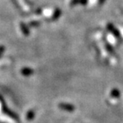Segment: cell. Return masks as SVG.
<instances>
[{"mask_svg":"<svg viewBox=\"0 0 123 123\" xmlns=\"http://www.w3.org/2000/svg\"><path fill=\"white\" fill-rule=\"evenodd\" d=\"M61 16V11L59 9H56L55 12H54V14H53V16H52V18H51V19H52L53 21H55L56 20V19H58L59 17Z\"/></svg>","mask_w":123,"mask_h":123,"instance_id":"cell-1","label":"cell"},{"mask_svg":"<svg viewBox=\"0 0 123 123\" xmlns=\"http://www.w3.org/2000/svg\"><path fill=\"white\" fill-rule=\"evenodd\" d=\"M20 26H21V30H22V31L23 32V34H26V35H28V34H29V29L27 27V26H26L25 23H21Z\"/></svg>","mask_w":123,"mask_h":123,"instance_id":"cell-2","label":"cell"},{"mask_svg":"<svg viewBox=\"0 0 123 123\" xmlns=\"http://www.w3.org/2000/svg\"><path fill=\"white\" fill-rule=\"evenodd\" d=\"M79 2H80V0H72L71 2H70V5H71V6H74L75 4L78 3Z\"/></svg>","mask_w":123,"mask_h":123,"instance_id":"cell-3","label":"cell"},{"mask_svg":"<svg viewBox=\"0 0 123 123\" xmlns=\"http://www.w3.org/2000/svg\"><path fill=\"white\" fill-rule=\"evenodd\" d=\"M39 24H40V23H39L38 22H33V23H31L30 25L31 26H38Z\"/></svg>","mask_w":123,"mask_h":123,"instance_id":"cell-4","label":"cell"},{"mask_svg":"<svg viewBox=\"0 0 123 123\" xmlns=\"http://www.w3.org/2000/svg\"><path fill=\"white\" fill-rule=\"evenodd\" d=\"M103 1H104V0H99V2L100 3H102V2H103Z\"/></svg>","mask_w":123,"mask_h":123,"instance_id":"cell-5","label":"cell"}]
</instances>
